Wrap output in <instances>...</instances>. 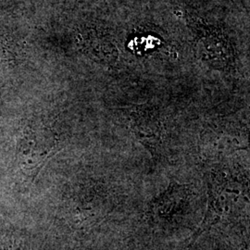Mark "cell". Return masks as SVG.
Segmentation results:
<instances>
[{
    "label": "cell",
    "instance_id": "obj_1",
    "mask_svg": "<svg viewBox=\"0 0 250 250\" xmlns=\"http://www.w3.org/2000/svg\"><path fill=\"white\" fill-rule=\"evenodd\" d=\"M208 199L205 217L200 228L194 235L192 244L197 240L201 233L209 229L224 217L231 214L232 210L240 205L244 199L245 193L240 188V185L232 179L227 178L225 174L219 170H212L209 173L208 178Z\"/></svg>",
    "mask_w": 250,
    "mask_h": 250
}]
</instances>
